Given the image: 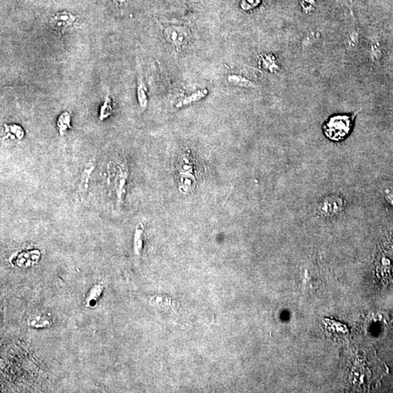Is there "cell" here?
<instances>
[{
  "mask_svg": "<svg viewBox=\"0 0 393 393\" xmlns=\"http://www.w3.org/2000/svg\"><path fill=\"white\" fill-rule=\"evenodd\" d=\"M356 115L352 116L338 115L332 117L323 127L325 135L329 139L339 142L347 137L353 126Z\"/></svg>",
  "mask_w": 393,
  "mask_h": 393,
  "instance_id": "6da1fadb",
  "label": "cell"
},
{
  "mask_svg": "<svg viewBox=\"0 0 393 393\" xmlns=\"http://www.w3.org/2000/svg\"><path fill=\"white\" fill-rule=\"evenodd\" d=\"M40 251L37 249H30L16 251L10 256V262L20 268H28L34 266L40 259Z\"/></svg>",
  "mask_w": 393,
  "mask_h": 393,
  "instance_id": "7a4b0ae2",
  "label": "cell"
},
{
  "mask_svg": "<svg viewBox=\"0 0 393 393\" xmlns=\"http://www.w3.org/2000/svg\"><path fill=\"white\" fill-rule=\"evenodd\" d=\"M343 208V200L338 196L325 199L320 206L322 213L326 215H333L339 213Z\"/></svg>",
  "mask_w": 393,
  "mask_h": 393,
  "instance_id": "3957f363",
  "label": "cell"
},
{
  "mask_svg": "<svg viewBox=\"0 0 393 393\" xmlns=\"http://www.w3.org/2000/svg\"><path fill=\"white\" fill-rule=\"evenodd\" d=\"M127 174L123 166H118L115 174L113 175L114 189L118 195L119 200H121L125 194V186L127 181Z\"/></svg>",
  "mask_w": 393,
  "mask_h": 393,
  "instance_id": "277c9868",
  "label": "cell"
},
{
  "mask_svg": "<svg viewBox=\"0 0 393 393\" xmlns=\"http://www.w3.org/2000/svg\"><path fill=\"white\" fill-rule=\"evenodd\" d=\"M74 21V16L69 12L63 11L58 13L53 18V25L56 30L63 31L70 27Z\"/></svg>",
  "mask_w": 393,
  "mask_h": 393,
  "instance_id": "5b68a950",
  "label": "cell"
},
{
  "mask_svg": "<svg viewBox=\"0 0 393 393\" xmlns=\"http://www.w3.org/2000/svg\"><path fill=\"white\" fill-rule=\"evenodd\" d=\"M52 323V320L50 316L44 313L33 314L29 318V324L32 327L45 328L49 327Z\"/></svg>",
  "mask_w": 393,
  "mask_h": 393,
  "instance_id": "8992f818",
  "label": "cell"
},
{
  "mask_svg": "<svg viewBox=\"0 0 393 393\" xmlns=\"http://www.w3.org/2000/svg\"><path fill=\"white\" fill-rule=\"evenodd\" d=\"M104 287L101 285H95L90 290L89 294L85 300L86 305L89 307H93L96 305L97 302L99 300L102 295Z\"/></svg>",
  "mask_w": 393,
  "mask_h": 393,
  "instance_id": "52a82bcc",
  "label": "cell"
},
{
  "mask_svg": "<svg viewBox=\"0 0 393 393\" xmlns=\"http://www.w3.org/2000/svg\"><path fill=\"white\" fill-rule=\"evenodd\" d=\"M4 139H21L24 136V132L21 126L16 125H4Z\"/></svg>",
  "mask_w": 393,
  "mask_h": 393,
  "instance_id": "ba28073f",
  "label": "cell"
},
{
  "mask_svg": "<svg viewBox=\"0 0 393 393\" xmlns=\"http://www.w3.org/2000/svg\"><path fill=\"white\" fill-rule=\"evenodd\" d=\"M94 168H95V166H94L93 163L92 162H89L86 165L83 174H82L81 181H80L79 187L83 192L87 190L88 188H89L90 177H91V174L93 171Z\"/></svg>",
  "mask_w": 393,
  "mask_h": 393,
  "instance_id": "9c48e42d",
  "label": "cell"
},
{
  "mask_svg": "<svg viewBox=\"0 0 393 393\" xmlns=\"http://www.w3.org/2000/svg\"><path fill=\"white\" fill-rule=\"evenodd\" d=\"M206 93H207V91H197V92H195V93L192 94V95H191L190 96L187 97V98H184V99L182 100L181 101L179 102L178 104H177V107H183V106L187 105V104L193 102V101H198V100H200V98H203V97L206 95Z\"/></svg>",
  "mask_w": 393,
  "mask_h": 393,
  "instance_id": "30bf717a",
  "label": "cell"
},
{
  "mask_svg": "<svg viewBox=\"0 0 393 393\" xmlns=\"http://www.w3.org/2000/svg\"><path fill=\"white\" fill-rule=\"evenodd\" d=\"M58 125H59L60 135H63L64 132L70 127V116H69V113L65 112L63 115H60L59 121H58Z\"/></svg>",
  "mask_w": 393,
  "mask_h": 393,
  "instance_id": "8fae6325",
  "label": "cell"
},
{
  "mask_svg": "<svg viewBox=\"0 0 393 393\" xmlns=\"http://www.w3.org/2000/svg\"><path fill=\"white\" fill-rule=\"evenodd\" d=\"M141 224L138 226L136 228V233L134 237V249L136 254H140L141 250L143 246V241H142V233L143 230L140 228Z\"/></svg>",
  "mask_w": 393,
  "mask_h": 393,
  "instance_id": "7c38bea8",
  "label": "cell"
},
{
  "mask_svg": "<svg viewBox=\"0 0 393 393\" xmlns=\"http://www.w3.org/2000/svg\"><path fill=\"white\" fill-rule=\"evenodd\" d=\"M262 0H242L241 3V8L243 10H250L255 8L260 4Z\"/></svg>",
  "mask_w": 393,
  "mask_h": 393,
  "instance_id": "4fadbf2b",
  "label": "cell"
},
{
  "mask_svg": "<svg viewBox=\"0 0 393 393\" xmlns=\"http://www.w3.org/2000/svg\"><path fill=\"white\" fill-rule=\"evenodd\" d=\"M316 1L317 0H302V7H303L305 11L309 12L315 8Z\"/></svg>",
  "mask_w": 393,
  "mask_h": 393,
  "instance_id": "5bb4252c",
  "label": "cell"
},
{
  "mask_svg": "<svg viewBox=\"0 0 393 393\" xmlns=\"http://www.w3.org/2000/svg\"><path fill=\"white\" fill-rule=\"evenodd\" d=\"M358 40V36L356 31H352L351 33L348 34L347 36V45H349V47H354L355 45H357Z\"/></svg>",
  "mask_w": 393,
  "mask_h": 393,
  "instance_id": "9a60e30c",
  "label": "cell"
},
{
  "mask_svg": "<svg viewBox=\"0 0 393 393\" xmlns=\"http://www.w3.org/2000/svg\"><path fill=\"white\" fill-rule=\"evenodd\" d=\"M386 198L388 199V201H389L391 204L393 205V194L391 193V192H388V194L386 195Z\"/></svg>",
  "mask_w": 393,
  "mask_h": 393,
  "instance_id": "2e32d148",
  "label": "cell"
},
{
  "mask_svg": "<svg viewBox=\"0 0 393 393\" xmlns=\"http://www.w3.org/2000/svg\"><path fill=\"white\" fill-rule=\"evenodd\" d=\"M346 1H350V0H346Z\"/></svg>",
  "mask_w": 393,
  "mask_h": 393,
  "instance_id": "e0dca14e",
  "label": "cell"
}]
</instances>
